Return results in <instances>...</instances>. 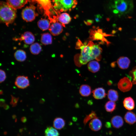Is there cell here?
<instances>
[{
    "instance_id": "1",
    "label": "cell",
    "mask_w": 136,
    "mask_h": 136,
    "mask_svg": "<svg viewBox=\"0 0 136 136\" xmlns=\"http://www.w3.org/2000/svg\"><path fill=\"white\" fill-rule=\"evenodd\" d=\"M78 43L80 45L79 48L81 49V52L78 60L75 61L77 66H80L92 60L96 59L93 51V46L94 44L92 42L89 41L84 44L81 42Z\"/></svg>"
},
{
    "instance_id": "2",
    "label": "cell",
    "mask_w": 136,
    "mask_h": 136,
    "mask_svg": "<svg viewBox=\"0 0 136 136\" xmlns=\"http://www.w3.org/2000/svg\"><path fill=\"white\" fill-rule=\"evenodd\" d=\"M112 13L119 16L126 15L132 10V0H113L111 5Z\"/></svg>"
},
{
    "instance_id": "3",
    "label": "cell",
    "mask_w": 136,
    "mask_h": 136,
    "mask_svg": "<svg viewBox=\"0 0 136 136\" xmlns=\"http://www.w3.org/2000/svg\"><path fill=\"white\" fill-rule=\"evenodd\" d=\"M16 10L7 2L1 1L0 4V21L8 26L12 23L16 17Z\"/></svg>"
},
{
    "instance_id": "4",
    "label": "cell",
    "mask_w": 136,
    "mask_h": 136,
    "mask_svg": "<svg viewBox=\"0 0 136 136\" xmlns=\"http://www.w3.org/2000/svg\"><path fill=\"white\" fill-rule=\"evenodd\" d=\"M52 3L53 8L60 12L70 11L75 8L77 4V0H52Z\"/></svg>"
},
{
    "instance_id": "5",
    "label": "cell",
    "mask_w": 136,
    "mask_h": 136,
    "mask_svg": "<svg viewBox=\"0 0 136 136\" xmlns=\"http://www.w3.org/2000/svg\"><path fill=\"white\" fill-rule=\"evenodd\" d=\"M35 7L33 5L27 6L22 11L21 15L23 19L26 22L33 21L37 15L35 10Z\"/></svg>"
},
{
    "instance_id": "6",
    "label": "cell",
    "mask_w": 136,
    "mask_h": 136,
    "mask_svg": "<svg viewBox=\"0 0 136 136\" xmlns=\"http://www.w3.org/2000/svg\"><path fill=\"white\" fill-rule=\"evenodd\" d=\"M132 84L129 78L124 77L119 80L118 83V86L120 91L125 92L129 91L131 89Z\"/></svg>"
},
{
    "instance_id": "7",
    "label": "cell",
    "mask_w": 136,
    "mask_h": 136,
    "mask_svg": "<svg viewBox=\"0 0 136 136\" xmlns=\"http://www.w3.org/2000/svg\"><path fill=\"white\" fill-rule=\"evenodd\" d=\"M15 85L18 88L24 89L30 85L28 77L24 76H19L16 78L15 82Z\"/></svg>"
},
{
    "instance_id": "8",
    "label": "cell",
    "mask_w": 136,
    "mask_h": 136,
    "mask_svg": "<svg viewBox=\"0 0 136 136\" xmlns=\"http://www.w3.org/2000/svg\"><path fill=\"white\" fill-rule=\"evenodd\" d=\"M36 2L38 7L43 9L46 13L49 14L50 10L53 9L52 0H32Z\"/></svg>"
},
{
    "instance_id": "9",
    "label": "cell",
    "mask_w": 136,
    "mask_h": 136,
    "mask_svg": "<svg viewBox=\"0 0 136 136\" xmlns=\"http://www.w3.org/2000/svg\"><path fill=\"white\" fill-rule=\"evenodd\" d=\"M15 39L20 41H23L26 44L30 45L32 44L35 41V38L31 32L26 31L21 35L20 38Z\"/></svg>"
},
{
    "instance_id": "10",
    "label": "cell",
    "mask_w": 136,
    "mask_h": 136,
    "mask_svg": "<svg viewBox=\"0 0 136 136\" xmlns=\"http://www.w3.org/2000/svg\"><path fill=\"white\" fill-rule=\"evenodd\" d=\"M49 30L53 36H57L62 31L63 27L62 25L58 22H55L50 25Z\"/></svg>"
},
{
    "instance_id": "11",
    "label": "cell",
    "mask_w": 136,
    "mask_h": 136,
    "mask_svg": "<svg viewBox=\"0 0 136 136\" xmlns=\"http://www.w3.org/2000/svg\"><path fill=\"white\" fill-rule=\"evenodd\" d=\"M28 0H6V2L14 8H21L27 3Z\"/></svg>"
},
{
    "instance_id": "12",
    "label": "cell",
    "mask_w": 136,
    "mask_h": 136,
    "mask_svg": "<svg viewBox=\"0 0 136 136\" xmlns=\"http://www.w3.org/2000/svg\"><path fill=\"white\" fill-rule=\"evenodd\" d=\"M89 126L92 130L97 131L101 129L102 123L101 120L97 117L91 120L89 123Z\"/></svg>"
},
{
    "instance_id": "13",
    "label": "cell",
    "mask_w": 136,
    "mask_h": 136,
    "mask_svg": "<svg viewBox=\"0 0 136 136\" xmlns=\"http://www.w3.org/2000/svg\"><path fill=\"white\" fill-rule=\"evenodd\" d=\"M117 63L120 68L122 69H125L128 67L130 64V61L128 57L122 56L118 59Z\"/></svg>"
},
{
    "instance_id": "14",
    "label": "cell",
    "mask_w": 136,
    "mask_h": 136,
    "mask_svg": "<svg viewBox=\"0 0 136 136\" xmlns=\"http://www.w3.org/2000/svg\"><path fill=\"white\" fill-rule=\"evenodd\" d=\"M111 123L114 128H119L123 125L124 121L121 117L119 115H116L111 118Z\"/></svg>"
},
{
    "instance_id": "15",
    "label": "cell",
    "mask_w": 136,
    "mask_h": 136,
    "mask_svg": "<svg viewBox=\"0 0 136 136\" xmlns=\"http://www.w3.org/2000/svg\"><path fill=\"white\" fill-rule=\"evenodd\" d=\"M92 92L93 97L96 99H101L106 95L105 89L102 87H98L93 90Z\"/></svg>"
},
{
    "instance_id": "16",
    "label": "cell",
    "mask_w": 136,
    "mask_h": 136,
    "mask_svg": "<svg viewBox=\"0 0 136 136\" xmlns=\"http://www.w3.org/2000/svg\"><path fill=\"white\" fill-rule=\"evenodd\" d=\"M124 119L128 124H133L136 122V115L132 112H127L125 115Z\"/></svg>"
},
{
    "instance_id": "17",
    "label": "cell",
    "mask_w": 136,
    "mask_h": 136,
    "mask_svg": "<svg viewBox=\"0 0 136 136\" xmlns=\"http://www.w3.org/2000/svg\"><path fill=\"white\" fill-rule=\"evenodd\" d=\"M123 105L124 108L129 110H132L134 108V101L133 98L130 97L125 98L123 101Z\"/></svg>"
},
{
    "instance_id": "18",
    "label": "cell",
    "mask_w": 136,
    "mask_h": 136,
    "mask_svg": "<svg viewBox=\"0 0 136 136\" xmlns=\"http://www.w3.org/2000/svg\"><path fill=\"white\" fill-rule=\"evenodd\" d=\"M88 70L93 73L98 72L100 69V65L99 63L95 60H92L89 62L87 65Z\"/></svg>"
},
{
    "instance_id": "19",
    "label": "cell",
    "mask_w": 136,
    "mask_h": 136,
    "mask_svg": "<svg viewBox=\"0 0 136 136\" xmlns=\"http://www.w3.org/2000/svg\"><path fill=\"white\" fill-rule=\"evenodd\" d=\"M79 92L81 95L82 96H88L91 93V87L87 84L82 85L80 86Z\"/></svg>"
},
{
    "instance_id": "20",
    "label": "cell",
    "mask_w": 136,
    "mask_h": 136,
    "mask_svg": "<svg viewBox=\"0 0 136 136\" xmlns=\"http://www.w3.org/2000/svg\"><path fill=\"white\" fill-rule=\"evenodd\" d=\"M58 19L62 24H66L70 22L71 18L68 13L64 12L58 16Z\"/></svg>"
},
{
    "instance_id": "21",
    "label": "cell",
    "mask_w": 136,
    "mask_h": 136,
    "mask_svg": "<svg viewBox=\"0 0 136 136\" xmlns=\"http://www.w3.org/2000/svg\"><path fill=\"white\" fill-rule=\"evenodd\" d=\"M37 24L39 27L43 31L47 30L50 27V21L47 19H41L38 21Z\"/></svg>"
},
{
    "instance_id": "22",
    "label": "cell",
    "mask_w": 136,
    "mask_h": 136,
    "mask_svg": "<svg viewBox=\"0 0 136 136\" xmlns=\"http://www.w3.org/2000/svg\"><path fill=\"white\" fill-rule=\"evenodd\" d=\"M65 125V121L60 117H57L54 119L53 125L55 129H61L63 128Z\"/></svg>"
},
{
    "instance_id": "23",
    "label": "cell",
    "mask_w": 136,
    "mask_h": 136,
    "mask_svg": "<svg viewBox=\"0 0 136 136\" xmlns=\"http://www.w3.org/2000/svg\"><path fill=\"white\" fill-rule=\"evenodd\" d=\"M14 56L16 60L19 61H24L26 58L25 52L22 50H17L14 54Z\"/></svg>"
},
{
    "instance_id": "24",
    "label": "cell",
    "mask_w": 136,
    "mask_h": 136,
    "mask_svg": "<svg viewBox=\"0 0 136 136\" xmlns=\"http://www.w3.org/2000/svg\"><path fill=\"white\" fill-rule=\"evenodd\" d=\"M41 42L42 44L45 45L51 44L52 38L51 35L48 33L42 34L41 38Z\"/></svg>"
},
{
    "instance_id": "25",
    "label": "cell",
    "mask_w": 136,
    "mask_h": 136,
    "mask_svg": "<svg viewBox=\"0 0 136 136\" xmlns=\"http://www.w3.org/2000/svg\"><path fill=\"white\" fill-rule=\"evenodd\" d=\"M107 96L108 99L110 101L115 102L118 100V93L116 90L112 89L109 90L108 91Z\"/></svg>"
},
{
    "instance_id": "26",
    "label": "cell",
    "mask_w": 136,
    "mask_h": 136,
    "mask_svg": "<svg viewBox=\"0 0 136 136\" xmlns=\"http://www.w3.org/2000/svg\"><path fill=\"white\" fill-rule=\"evenodd\" d=\"M30 50L31 53L34 55L39 54L42 50L41 45L37 43L32 44L30 47Z\"/></svg>"
},
{
    "instance_id": "27",
    "label": "cell",
    "mask_w": 136,
    "mask_h": 136,
    "mask_svg": "<svg viewBox=\"0 0 136 136\" xmlns=\"http://www.w3.org/2000/svg\"><path fill=\"white\" fill-rule=\"evenodd\" d=\"M45 136H59V133L55 128L51 126L47 127L45 131Z\"/></svg>"
},
{
    "instance_id": "28",
    "label": "cell",
    "mask_w": 136,
    "mask_h": 136,
    "mask_svg": "<svg viewBox=\"0 0 136 136\" xmlns=\"http://www.w3.org/2000/svg\"><path fill=\"white\" fill-rule=\"evenodd\" d=\"M105 107L107 111L111 113L116 109V105L114 102L109 101L106 102Z\"/></svg>"
},
{
    "instance_id": "29",
    "label": "cell",
    "mask_w": 136,
    "mask_h": 136,
    "mask_svg": "<svg viewBox=\"0 0 136 136\" xmlns=\"http://www.w3.org/2000/svg\"><path fill=\"white\" fill-rule=\"evenodd\" d=\"M97 117L95 112L93 111H92L90 114L87 115L84 118L83 123L84 125H85L89 120Z\"/></svg>"
},
{
    "instance_id": "30",
    "label": "cell",
    "mask_w": 136,
    "mask_h": 136,
    "mask_svg": "<svg viewBox=\"0 0 136 136\" xmlns=\"http://www.w3.org/2000/svg\"><path fill=\"white\" fill-rule=\"evenodd\" d=\"M129 75L132 79V83L136 84V67H134L129 73Z\"/></svg>"
},
{
    "instance_id": "31",
    "label": "cell",
    "mask_w": 136,
    "mask_h": 136,
    "mask_svg": "<svg viewBox=\"0 0 136 136\" xmlns=\"http://www.w3.org/2000/svg\"><path fill=\"white\" fill-rule=\"evenodd\" d=\"M11 99L10 104L12 107H15L17 104L19 98L16 97L11 95Z\"/></svg>"
},
{
    "instance_id": "32",
    "label": "cell",
    "mask_w": 136,
    "mask_h": 136,
    "mask_svg": "<svg viewBox=\"0 0 136 136\" xmlns=\"http://www.w3.org/2000/svg\"><path fill=\"white\" fill-rule=\"evenodd\" d=\"M0 82L2 83L6 79V73L3 70L1 69L0 70Z\"/></svg>"
},
{
    "instance_id": "33",
    "label": "cell",
    "mask_w": 136,
    "mask_h": 136,
    "mask_svg": "<svg viewBox=\"0 0 136 136\" xmlns=\"http://www.w3.org/2000/svg\"><path fill=\"white\" fill-rule=\"evenodd\" d=\"M0 106L1 107H3L5 105V100L3 98H1L0 99Z\"/></svg>"
},
{
    "instance_id": "34",
    "label": "cell",
    "mask_w": 136,
    "mask_h": 136,
    "mask_svg": "<svg viewBox=\"0 0 136 136\" xmlns=\"http://www.w3.org/2000/svg\"><path fill=\"white\" fill-rule=\"evenodd\" d=\"M21 120L22 122L24 123L26 122L27 119L25 117H23L21 118Z\"/></svg>"
},
{
    "instance_id": "35",
    "label": "cell",
    "mask_w": 136,
    "mask_h": 136,
    "mask_svg": "<svg viewBox=\"0 0 136 136\" xmlns=\"http://www.w3.org/2000/svg\"><path fill=\"white\" fill-rule=\"evenodd\" d=\"M4 109L5 110H8L9 108V106L7 104H5L3 106Z\"/></svg>"
},
{
    "instance_id": "36",
    "label": "cell",
    "mask_w": 136,
    "mask_h": 136,
    "mask_svg": "<svg viewBox=\"0 0 136 136\" xmlns=\"http://www.w3.org/2000/svg\"><path fill=\"white\" fill-rule=\"evenodd\" d=\"M45 101V100L43 98H42L40 99L39 102L41 104H43L44 103Z\"/></svg>"
},
{
    "instance_id": "37",
    "label": "cell",
    "mask_w": 136,
    "mask_h": 136,
    "mask_svg": "<svg viewBox=\"0 0 136 136\" xmlns=\"http://www.w3.org/2000/svg\"><path fill=\"white\" fill-rule=\"evenodd\" d=\"M16 117V116L15 115H13L12 116V118L13 119H15Z\"/></svg>"
},
{
    "instance_id": "38",
    "label": "cell",
    "mask_w": 136,
    "mask_h": 136,
    "mask_svg": "<svg viewBox=\"0 0 136 136\" xmlns=\"http://www.w3.org/2000/svg\"><path fill=\"white\" fill-rule=\"evenodd\" d=\"M3 91L1 90L0 91V94L1 95H2L3 94Z\"/></svg>"
}]
</instances>
